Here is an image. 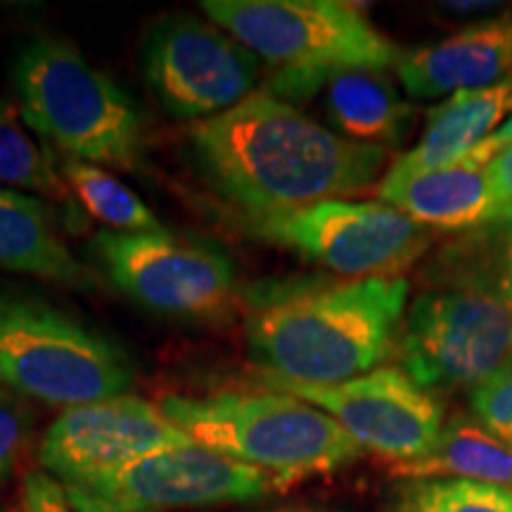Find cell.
Here are the masks:
<instances>
[{"label":"cell","mask_w":512,"mask_h":512,"mask_svg":"<svg viewBox=\"0 0 512 512\" xmlns=\"http://www.w3.org/2000/svg\"><path fill=\"white\" fill-rule=\"evenodd\" d=\"M202 183L238 216H268L373 188L387 150L337 136L268 91L195 121L185 136Z\"/></svg>","instance_id":"1"},{"label":"cell","mask_w":512,"mask_h":512,"mask_svg":"<svg viewBox=\"0 0 512 512\" xmlns=\"http://www.w3.org/2000/svg\"><path fill=\"white\" fill-rule=\"evenodd\" d=\"M406 278L297 280L252 294L245 320L259 375L299 384H339L396 356L408 304Z\"/></svg>","instance_id":"2"},{"label":"cell","mask_w":512,"mask_h":512,"mask_svg":"<svg viewBox=\"0 0 512 512\" xmlns=\"http://www.w3.org/2000/svg\"><path fill=\"white\" fill-rule=\"evenodd\" d=\"M157 406L195 444L264 470L285 489L363 456L328 413L275 389L164 396Z\"/></svg>","instance_id":"3"},{"label":"cell","mask_w":512,"mask_h":512,"mask_svg":"<svg viewBox=\"0 0 512 512\" xmlns=\"http://www.w3.org/2000/svg\"><path fill=\"white\" fill-rule=\"evenodd\" d=\"M204 17L278 69L275 98H309L342 69L396 67L401 50L337 0H204Z\"/></svg>","instance_id":"4"},{"label":"cell","mask_w":512,"mask_h":512,"mask_svg":"<svg viewBox=\"0 0 512 512\" xmlns=\"http://www.w3.org/2000/svg\"><path fill=\"white\" fill-rule=\"evenodd\" d=\"M19 112L62 157L136 171L143 117L119 83L93 67L74 43L38 36L12 62Z\"/></svg>","instance_id":"5"},{"label":"cell","mask_w":512,"mask_h":512,"mask_svg":"<svg viewBox=\"0 0 512 512\" xmlns=\"http://www.w3.org/2000/svg\"><path fill=\"white\" fill-rule=\"evenodd\" d=\"M0 382L67 411L128 394L136 366L114 339L55 304L0 287Z\"/></svg>","instance_id":"6"},{"label":"cell","mask_w":512,"mask_h":512,"mask_svg":"<svg viewBox=\"0 0 512 512\" xmlns=\"http://www.w3.org/2000/svg\"><path fill=\"white\" fill-rule=\"evenodd\" d=\"M256 238L292 249L349 280H396L434 233L384 202L332 200L268 216H238Z\"/></svg>","instance_id":"7"},{"label":"cell","mask_w":512,"mask_h":512,"mask_svg":"<svg viewBox=\"0 0 512 512\" xmlns=\"http://www.w3.org/2000/svg\"><path fill=\"white\" fill-rule=\"evenodd\" d=\"M396 356L434 394L472 392L512 358V302L463 287L420 292L403 316Z\"/></svg>","instance_id":"8"},{"label":"cell","mask_w":512,"mask_h":512,"mask_svg":"<svg viewBox=\"0 0 512 512\" xmlns=\"http://www.w3.org/2000/svg\"><path fill=\"white\" fill-rule=\"evenodd\" d=\"M93 252L112 285L145 309L190 323H223L238 306L233 261L207 242L169 230H100Z\"/></svg>","instance_id":"9"},{"label":"cell","mask_w":512,"mask_h":512,"mask_svg":"<svg viewBox=\"0 0 512 512\" xmlns=\"http://www.w3.org/2000/svg\"><path fill=\"white\" fill-rule=\"evenodd\" d=\"M285 491L278 479L200 444L174 446L114 475L64 486L74 512H162L254 503Z\"/></svg>","instance_id":"10"},{"label":"cell","mask_w":512,"mask_h":512,"mask_svg":"<svg viewBox=\"0 0 512 512\" xmlns=\"http://www.w3.org/2000/svg\"><path fill=\"white\" fill-rule=\"evenodd\" d=\"M143 76L164 112L204 121L233 110L254 93L259 57L195 15H169L147 29Z\"/></svg>","instance_id":"11"},{"label":"cell","mask_w":512,"mask_h":512,"mask_svg":"<svg viewBox=\"0 0 512 512\" xmlns=\"http://www.w3.org/2000/svg\"><path fill=\"white\" fill-rule=\"evenodd\" d=\"M259 377L266 389L287 392L328 413L363 451H373L392 465L427 456L444 430V403L401 366H380L339 384Z\"/></svg>","instance_id":"12"},{"label":"cell","mask_w":512,"mask_h":512,"mask_svg":"<svg viewBox=\"0 0 512 512\" xmlns=\"http://www.w3.org/2000/svg\"><path fill=\"white\" fill-rule=\"evenodd\" d=\"M195 444L155 403L133 394L67 408L43 434L38 463L62 486L114 475L164 448Z\"/></svg>","instance_id":"13"},{"label":"cell","mask_w":512,"mask_h":512,"mask_svg":"<svg viewBox=\"0 0 512 512\" xmlns=\"http://www.w3.org/2000/svg\"><path fill=\"white\" fill-rule=\"evenodd\" d=\"M498 152L494 140H484L463 162L425 174H392L377 185V197L408 219L444 233H467L496 219L486 166Z\"/></svg>","instance_id":"14"},{"label":"cell","mask_w":512,"mask_h":512,"mask_svg":"<svg viewBox=\"0 0 512 512\" xmlns=\"http://www.w3.org/2000/svg\"><path fill=\"white\" fill-rule=\"evenodd\" d=\"M396 74L408 95L434 100L460 91H484L512 79V17L458 31L439 43L403 53Z\"/></svg>","instance_id":"15"},{"label":"cell","mask_w":512,"mask_h":512,"mask_svg":"<svg viewBox=\"0 0 512 512\" xmlns=\"http://www.w3.org/2000/svg\"><path fill=\"white\" fill-rule=\"evenodd\" d=\"M0 271L34 275L74 290L95 285L91 271L55 230L48 204L5 185H0Z\"/></svg>","instance_id":"16"},{"label":"cell","mask_w":512,"mask_h":512,"mask_svg":"<svg viewBox=\"0 0 512 512\" xmlns=\"http://www.w3.org/2000/svg\"><path fill=\"white\" fill-rule=\"evenodd\" d=\"M512 102V79L484 91H460L427 112L425 131L411 152L392 164V174H425L463 162L494 136Z\"/></svg>","instance_id":"17"},{"label":"cell","mask_w":512,"mask_h":512,"mask_svg":"<svg viewBox=\"0 0 512 512\" xmlns=\"http://www.w3.org/2000/svg\"><path fill=\"white\" fill-rule=\"evenodd\" d=\"M325 112L344 138L387 150L413 126V107L384 69H342L325 83Z\"/></svg>","instance_id":"18"},{"label":"cell","mask_w":512,"mask_h":512,"mask_svg":"<svg viewBox=\"0 0 512 512\" xmlns=\"http://www.w3.org/2000/svg\"><path fill=\"white\" fill-rule=\"evenodd\" d=\"M406 479H470L512 491V446L491 434L475 415L456 413L444 422L427 456L392 465Z\"/></svg>","instance_id":"19"},{"label":"cell","mask_w":512,"mask_h":512,"mask_svg":"<svg viewBox=\"0 0 512 512\" xmlns=\"http://www.w3.org/2000/svg\"><path fill=\"white\" fill-rule=\"evenodd\" d=\"M422 283L498 294L512 302V207L467 230L430 261Z\"/></svg>","instance_id":"20"},{"label":"cell","mask_w":512,"mask_h":512,"mask_svg":"<svg viewBox=\"0 0 512 512\" xmlns=\"http://www.w3.org/2000/svg\"><path fill=\"white\" fill-rule=\"evenodd\" d=\"M67 188L95 221L117 233H157L164 230L155 211L140 200L128 185L117 181L98 164L60 157L57 166Z\"/></svg>","instance_id":"21"},{"label":"cell","mask_w":512,"mask_h":512,"mask_svg":"<svg viewBox=\"0 0 512 512\" xmlns=\"http://www.w3.org/2000/svg\"><path fill=\"white\" fill-rule=\"evenodd\" d=\"M0 185L27 195L36 192L46 200L72 197L50 152L36 143L19 107L8 98H0Z\"/></svg>","instance_id":"22"},{"label":"cell","mask_w":512,"mask_h":512,"mask_svg":"<svg viewBox=\"0 0 512 512\" xmlns=\"http://www.w3.org/2000/svg\"><path fill=\"white\" fill-rule=\"evenodd\" d=\"M399 512H512V491L470 479H406Z\"/></svg>","instance_id":"23"},{"label":"cell","mask_w":512,"mask_h":512,"mask_svg":"<svg viewBox=\"0 0 512 512\" xmlns=\"http://www.w3.org/2000/svg\"><path fill=\"white\" fill-rule=\"evenodd\" d=\"M472 415L498 439L512 446V358L470 392Z\"/></svg>","instance_id":"24"},{"label":"cell","mask_w":512,"mask_h":512,"mask_svg":"<svg viewBox=\"0 0 512 512\" xmlns=\"http://www.w3.org/2000/svg\"><path fill=\"white\" fill-rule=\"evenodd\" d=\"M31 422L34 420L22 396L0 389V486L15 475L27 451Z\"/></svg>","instance_id":"25"},{"label":"cell","mask_w":512,"mask_h":512,"mask_svg":"<svg viewBox=\"0 0 512 512\" xmlns=\"http://www.w3.org/2000/svg\"><path fill=\"white\" fill-rule=\"evenodd\" d=\"M22 512H74L64 486L46 472H31L24 479Z\"/></svg>","instance_id":"26"},{"label":"cell","mask_w":512,"mask_h":512,"mask_svg":"<svg viewBox=\"0 0 512 512\" xmlns=\"http://www.w3.org/2000/svg\"><path fill=\"white\" fill-rule=\"evenodd\" d=\"M486 178H489L491 197H494L496 211L512 207V143L498 150L489 166H486Z\"/></svg>","instance_id":"27"},{"label":"cell","mask_w":512,"mask_h":512,"mask_svg":"<svg viewBox=\"0 0 512 512\" xmlns=\"http://www.w3.org/2000/svg\"><path fill=\"white\" fill-rule=\"evenodd\" d=\"M444 8H448L451 12H465V15H470V12L498 8V3H444Z\"/></svg>","instance_id":"28"},{"label":"cell","mask_w":512,"mask_h":512,"mask_svg":"<svg viewBox=\"0 0 512 512\" xmlns=\"http://www.w3.org/2000/svg\"><path fill=\"white\" fill-rule=\"evenodd\" d=\"M510 107H512V102H510ZM491 140H494V143L498 145V150H503L505 145L512 143V117L505 121L501 128H498L494 136H491Z\"/></svg>","instance_id":"29"},{"label":"cell","mask_w":512,"mask_h":512,"mask_svg":"<svg viewBox=\"0 0 512 512\" xmlns=\"http://www.w3.org/2000/svg\"><path fill=\"white\" fill-rule=\"evenodd\" d=\"M273 512H316V510H273Z\"/></svg>","instance_id":"30"}]
</instances>
